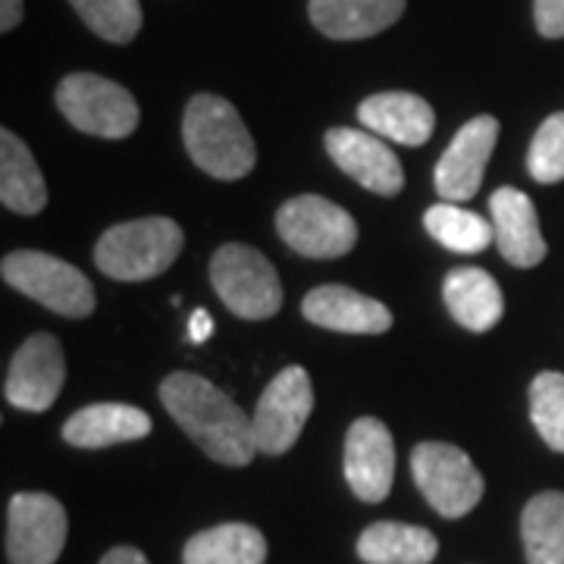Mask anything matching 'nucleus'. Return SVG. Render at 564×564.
I'll use <instances>...</instances> for the list:
<instances>
[{
	"label": "nucleus",
	"mask_w": 564,
	"mask_h": 564,
	"mask_svg": "<svg viewBox=\"0 0 564 564\" xmlns=\"http://www.w3.org/2000/svg\"><path fill=\"white\" fill-rule=\"evenodd\" d=\"M151 426H154L151 417L135 404H88L63 423V440L76 448H107V445L144 440Z\"/></svg>",
	"instance_id": "a211bd4d"
},
{
	"label": "nucleus",
	"mask_w": 564,
	"mask_h": 564,
	"mask_svg": "<svg viewBox=\"0 0 564 564\" xmlns=\"http://www.w3.org/2000/svg\"><path fill=\"white\" fill-rule=\"evenodd\" d=\"M82 22L113 44H129L141 29L139 0H69Z\"/></svg>",
	"instance_id": "bb28decb"
},
{
	"label": "nucleus",
	"mask_w": 564,
	"mask_h": 564,
	"mask_svg": "<svg viewBox=\"0 0 564 564\" xmlns=\"http://www.w3.org/2000/svg\"><path fill=\"white\" fill-rule=\"evenodd\" d=\"M358 120L364 122L367 132L395 141V144H408V148H417L423 141H430L433 129H436L433 107L411 91L370 95L358 107Z\"/></svg>",
	"instance_id": "f3484780"
},
{
	"label": "nucleus",
	"mask_w": 564,
	"mask_h": 564,
	"mask_svg": "<svg viewBox=\"0 0 564 564\" xmlns=\"http://www.w3.org/2000/svg\"><path fill=\"white\" fill-rule=\"evenodd\" d=\"M307 13L326 39L358 41L402 20L404 0H311Z\"/></svg>",
	"instance_id": "6ab92c4d"
},
{
	"label": "nucleus",
	"mask_w": 564,
	"mask_h": 564,
	"mask_svg": "<svg viewBox=\"0 0 564 564\" xmlns=\"http://www.w3.org/2000/svg\"><path fill=\"white\" fill-rule=\"evenodd\" d=\"M302 314L314 326L355 333V336H377L392 326V311L383 302L361 295L348 285H321L304 295Z\"/></svg>",
	"instance_id": "dca6fc26"
},
{
	"label": "nucleus",
	"mask_w": 564,
	"mask_h": 564,
	"mask_svg": "<svg viewBox=\"0 0 564 564\" xmlns=\"http://www.w3.org/2000/svg\"><path fill=\"white\" fill-rule=\"evenodd\" d=\"M210 282L220 302L242 321H267L282 307V285L273 263L258 248L229 242L210 261Z\"/></svg>",
	"instance_id": "39448f33"
},
{
	"label": "nucleus",
	"mask_w": 564,
	"mask_h": 564,
	"mask_svg": "<svg viewBox=\"0 0 564 564\" xmlns=\"http://www.w3.org/2000/svg\"><path fill=\"white\" fill-rule=\"evenodd\" d=\"M22 13H25V0H0V29L13 32L22 22Z\"/></svg>",
	"instance_id": "7c9ffc66"
},
{
	"label": "nucleus",
	"mask_w": 564,
	"mask_h": 564,
	"mask_svg": "<svg viewBox=\"0 0 564 564\" xmlns=\"http://www.w3.org/2000/svg\"><path fill=\"white\" fill-rule=\"evenodd\" d=\"M436 552L440 543L426 527L399 521L370 524L358 540V555L367 564H430Z\"/></svg>",
	"instance_id": "4be33fe9"
},
{
	"label": "nucleus",
	"mask_w": 564,
	"mask_h": 564,
	"mask_svg": "<svg viewBox=\"0 0 564 564\" xmlns=\"http://www.w3.org/2000/svg\"><path fill=\"white\" fill-rule=\"evenodd\" d=\"M0 202L22 217H35L47 207V185L39 163L25 141L10 129L0 132Z\"/></svg>",
	"instance_id": "412c9836"
},
{
	"label": "nucleus",
	"mask_w": 564,
	"mask_h": 564,
	"mask_svg": "<svg viewBox=\"0 0 564 564\" xmlns=\"http://www.w3.org/2000/svg\"><path fill=\"white\" fill-rule=\"evenodd\" d=\"M527 170L543 185L564 180V110L552 113L536 129V135L530 141V151H527Z\"/></svg>",
	"instance_id": "cd10ccee"
},
{
	"label": "nucleus",
	"mask_w": 564,
	"mask_h": 564,
	"mask_svg": "<svg viewBox=\"0 0 564 564\" xmlns=\"http://www.w3.org/2000/svg\"><path fill=\"white\" fill-rule=\"evenodd\" d=\"M496 141H499L496 117H474L455 132V139L448 141L445 154L436 163V188L445 202L464 204L480 192L484 170L492 158Z\"/></svg>",
	"instance_id": "4468645a"
},
{
	"label": "nucleus",
	"mask_w": 564,
	"mask_h": 564,
	"mask_svg": "<svg viewBox=\"0 0 564 564\" xmlns=\"http://www.w3.org/2000/svg\"><path fill=\"white\" fill-rule=\"evenodd\" d=\"M57 107L66 120L85 135L98 139H126L139 129L141 110L132 91L120 82L95 73H73L57 85Z\"/></svg>",
	"instance_id": "423d86ee"
},
{
	"label": "nucleus",
	"mask_w": 564,
	"mask_h": 564,
	"mask_svg": "<svg viewBox=\"0 0 564 564\" xmlns=\"http://www.w3.org/2000/svg\"><path fill=\"white\" fill-rule=\"evenodd\" d=\"M530 421L545 445L564 455V373H536V380L530 383Z\"/></svg>",
	"instance_id": "a878e982"
},
{
	"label": "nucleus",
	"mask_w": 564,
	"mask_h": 564,
	"mask_svg": "<svg viewBox=\"0 0 564 564\" xmlns=\"http://www.w3.org/2000/svg\"><path fill=\"white\" fill-rule=\"evenodd\" d=\"M345 480L361 502H383L395 480V440L377 417H358L345 436Z\"/></svg>",
	"instance_id": "ddd939ff"
},
{
	"label": "nucleus",
	"mask_w": 564,
	"mask_h": 564,
	"mask_svg": "<svg viewBox=\"0 0 564 564\" xmlns=\"http://www.w3.org/2000/svg\"><path fill=\"white\" fill-rule=\"evenodd\" d=\"M214 336V317L204 311V307H198V311H192V317H188V339L195 345L207 343Z\"/></svg>",
	"instance_id": "c756f323"
},
{
	"label": "nucleus",
	"mask_w": 564,
	"mask_h": 564,
	"mask_svg": "<svg viewBox=\"0 0 564 564\" xmlns=\"http://www.w3.org/2000/svg\"><path fill=\"white\" fill-rule=\"evenodd\" d=\"M533 20L543 39H564V0H533Z\"/></svg>",
	"instance_id": "c85d7f7f"
},
{
	"label": "nucleus",
	"mask_w": 564,
	"mask_h": 564,
	"mask_svg": "<svg viewBox=\"0 0 564 564\" xmlns=\"http://www.w3.org/2000/svg\"><path fill=\"white\" fill-rule=\"evenodd\" d=\"M182 141L198 170L214 180H242L258 163V148L239 110L220 95H195L182 117Z\"/></svg>",
	"instance_id": "f03ea898"
},
{
	"label": "nucleus",
	"mask_w": 564,
	"mask_h": 564,
	"mask_svg": "<svg viewBox=\"0 0 564 564\" xmlns=\"http://www.w3.org/2000/svg\"><path fill=\"white\" fill-rule=\"evenodd\" d=\"M314 411V386L307 370L292 364L280 370L258 399L254 408V443L263 455H282L299 443L304 423Z\"/></svg>",
	"instance_id": "1a4fd4ad"
},
{
	"label": "nucleus",
	"mask_w": 564,
	"mask_h": 564,
	"mask_svg": "<svg viewBox=\"0 0 564 564\" xmlns=\"http://www.w3.org/2000/svg\"><path fill=\"white\" fill-rule=\"evenodd\" d=\"M66 508L47 492H17L7 505V562L54 564L66 545Z\"/></svg>",
	"instance_id": "9d476101"
},
{
	"label": "nucleus",
	"mask_w": 564,
	"mask_h": 564,
	"mask_svg": "<svg viewBox=\"0 0 564 564\" xmlns=\"http://www.w3.org/2000/svg\"><path fill=\"white\" fill-rule=\"evenodd\" d=\"M182 226L170 217H141L107 229L95 245V263L104 276L120 282L154 280L182 254Z\"/></svg>",
	"instance_id": "7ed1b4c3"
},
{
	"label": "nucleus",
	"mask_w": 564,
	"mask_h": 564,
	"mask_svg": "<svg viewBox=\"0 0 564 564\" xmlns=\"http://www.w3.org/2000/svg\"><path fill=\"white\" fill-rule=\"evenodd\" d=\"M3 282L35 299L47 311L82 321L95 311V285L79 267L44 251H13L0 263Z\"/></svg>",
	"instance_id": "20e7f679"
},
{
	"label": "nucleus",
	"mask_w": 564,
	"mask_h": 564,
	"mask_svg": "<svg viewBox=\"0 0 564 564\" xmlns=\"http://www.w3.org/2000/svg\"><path fill=\"white\" fill-rule=\"evenodd\" d=\"M161 402L207 458L245 467L258 455L251 417L210 380L188 370L170 373L161 386Z\"/></svg>",
	"instance_id": "f257e3e1"
},
{
	"label": "nucleus",
	"mask_w": 564,
	"mask_h": 564,
	"mask_svg": "<svg viewBox=\"0 0 564 564\" xmlns=\"http://www.w3.org/2000/svg\"><path fill=\"white\" fill-rule=\"evenodd\" d=\"M185 564H263L267 562V540L251 524H220L195 533L185 552Z\"/></svg>",
	"instance_id": "5701e85b"
},
{
	"label": "nucleus",
	"mask_w": 564,
	"mask_h": 564,
	"mask_svg": "<svg viewBox=\"0 0 564 564\" xmlns=\"http://www.w3.org/2000/svg\"><path fill=\"white\" fill-rule=\"evenodd\" d=\"M276 232L292 251L314 261H333L348 254L358 242L355 217L321 195H299L276 214Z\"/></svg>",
	"instance_id": "6e6552de"
},
{
	"label": "nucleus",
	"mask_w": 564,
	"mask_h": 564,
	"mask_svg": "<svg viewBox=\"0 0 564 564\" xmlns=\"http://www.w3.org/2000/svg\"><path fill=\"white\" fill-rule=\"evenodd\" d=\"M101 564H151V562L144 558V552L132 549V545H117V549H110V552L104 555Z\"/></svg>",
	"instance_id": "2f4dec72"
},
{
	"label": "nucleus",
	"mask_w": 564,
	"mask_h": 564,
	"mask_svg": "<svg viewBox=\"0 0 564 564\" xmlns=\"http://www.w3.org/2000/svg\"><path fill=\"white\" fill-rule=\"evenodd\" d=\"M423 226L443 248L458 251V254H477V251L489 248V242L496 239L492 223L455 202L433 204L423 214Z\"/></svg>",
	"instance_id": "393cba45"
},
{
	"label": "nucleus",
	"mask_w": 564,
	"mask_h": 564,
	"mask_svg": "<svg viewBox=\"0 0 564 564\" xmlns=\"http://www.w3.org/2000/svg\"><path fill=\"white\" fill-rule=\"evenodd\" d=\"M323 144H326V154L333 158V163L355 182H361L367 192H373L380 198H395L404 188L402 161L380 135L336 126L326 132Z\"/></svg>",
	"instance_id": "f8f14e48"
},
{
	"label": "nucleus",
	"mask_w": 564,
	"mask_h": 564,
	"mask_svg": "<svg viewBox=\"0 0 564 564\" xmlns=\"http://www.w3.org/2000/svg\"><path fill=\"white\" fill-rule=\"evenodd\" d=\"M489 217H492L496 245L511 267L530 270L545 261L549 248H545L543 229H540V217H536L533 202L521 188H511V185L499 188L489 198Z\"/></svg>",
	"instance_id": "2eb2a0df"
},
{
	"label": "nucleus",
	"mask_w": 564,
	"mask_h": 564,
	"mask_svg": "<svg viewBox=\"0 0 564 564\" xmlns=\"http://www.w3.org/2000/svg\"><path fill=\"white\" fill-rule=\"evenodd\" d=\"M443 299L448 314L470 333H489L505 314V299L499 282L480 267L452 270L443 282Z\"/></svg>",
	"instance_id": "aec40b11"
},
{
	"label": "nucleus",
	"mask_w": 564,
	"mask_h": 564,
	"mask_svg": "<svg viewBox=\"0 0 564 564\" xmlns=\"http://www.w3.org/2000/svg\"><path fill=\"white\" fill-rule=\"evenodd\" d=\"M63 383H66V361H63L61 343L51 333H35L13 355L3 380V395L13 408L39 414L57 402Z\"/></svg>",
	"instance_id": "9b49d317"
},
{
	"label": "nucleus",
	"mask_w": 564,
	"mask_h": 564,
	"mask_svg": "<svg viewBox=\"0 0 564 564\" xmlns=\"http://www.w3.org/2000/svg\"><path fill=\"white\" fill-rule=\"evenodd\" d=\"M411 474L443 518H464L484 499V474L452 443H421L411 452Z\"/></svg>",
	"instance_id": "0eeeda50"
},
{
	"label": "nucleus",
	"mask_w": 564,
	"mask_h": 564,
	"mask_svg": "<svg viewBox=\"0 0 564 564\" xmlns=\"http://www.w3.org/2000/svg\"><path fill=\"white\" fill-rule=\"evenodd\" d=\"M527 564H564V492H540L521 514Z\"/></svg>",
	"instance_id": "b1692460"
}]
</instances>
